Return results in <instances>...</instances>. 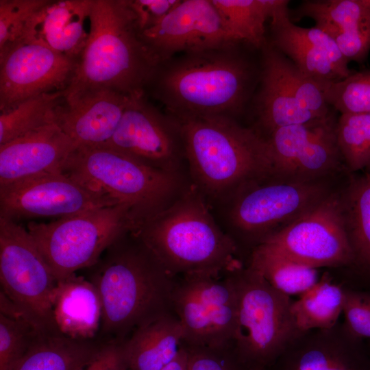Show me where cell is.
Masks as SVG:
<instances>
[{"instance_id": "cell-1", "label": "cell", "mask_w": 370, "mask_h": 370, "mask_svg": "<svg viewBox=\"0 0 370 370\" xmlns=\"http://www.w3.org/2000/svg\"><path fill=\"white\" fill-rule=\"evenodd\" d=\"M102 316L97 338L123 342L141 326L169 312L173 276L132 231L113 243L87 269Z\"/></svg>"}, {"instance_id": "cell-2", "label": "cell", "mask_w": 370, "mask_h": 370, "mask_svg": "<svg viewBox=\"0 0 370 370\" xmlns=\"http://www.w3.org/2000/svg\"><path fill=\"white\" fill-rule=\"evenodd\" d=\"M172 117L191 182L209 204H223L249 184L273 177L266 138L251 127L223 116Z\"/></svg>"}, {"instance_id": "cell-3", "label": "cell", "mask_w": 370, "mask_h": 370, "mask_svg": "<svg viewBox=\"0 0 370 370\" xmlns=\"http://www.w3.org/2000/svg\"><path fill=\"white\" fill-rule=\"evenodd\" d=\"M240 44L187 53L158 67L152 80L168 114L235 119L242 112L260 69L239 50Z\"/></svg>"}, {"instance_id": "cell-4", "label": "cell", "mask_w": 370, "mask_h": 370, "mask_svg": "<svg viewBox=\"0 0 370 370\" xmlns=\"http://www.w3.org/2000/svg\"><path fill=\"white\" fill-rule=\"evenodd\" d=\"M192 185L169 207L132 231L173 276L218 277L244 265L235 241L217 223Z\"/></svg>"}, {"instance_id": "cell-5", "label": "cell", "mask_w": 370, "mask_h": 370, "mask_svg": "<svg viewBox=\"0 0 370 370\" xmlns=\"http://www.w3.org/2000/svg\"><path fill=\"white\" fill-rule=\"evenodd\" d=\"M159 66L140 37L129 0H92L89 35L66 92L110 89L142 95Z\"/></svg>"}, {"instance_id": "cell-6", "label": "cell", "mask_w": 370, "mask_h": 370, "mask_svg": "<svg viewBox=\"0 0 370 370\" xmlns=\"http://www.w3.org/2000/svg\"><path fill=\"white\" fill-rule=\"evenodd\" d=\"M63 172L127 206L136 229L192 185L188 174L161 171L105 147H77Z\"/></svg>"}, {"instance_id": "cell-7", "label": "cell", "mask_w": 370, "mask_h": 370, "mask_svg": "<svg viewBox=\"0 0 370 370\" xmlns=\"http://www.w3.org/2000/svg\"><path fill=\"white\" fill-rule=\"evenodd\" d=\"M348 175L306 182L271 177L249 184L223 203L229 235L250 254L319 205Z\"/></svg>"}, {"instance_id": "cell-8", "label": "cell", "mask_w": 370, "mask_h": 370, "mask_svg": "<svg viewBox=\"0 0 370 370\" xmlns=\"http://www.w3.org/2000/svg\"><path fill=\"white\" fill-rule=\"evenodd\" d=\"M228 275L236 297L232 343L237 358L249 370H267L300 334L291 312L293 300L247 265Z\"/></svg>"}, {"instance_id": "cell-9", "label": "cell", "mask_w": 370, "mask_h": 370, "mask_svg": "<svg viewBox=\"0 0 370 370\" xmlns=\"http://www.w3.org/2000/svg\"><path fill=\"white\" fill-rule=\"evenodd\" d=\"M135 229L128 208L122 204L27 225L58 282L94 265L113 243Z\"/></svg>"}, {"instance_id": "cell-10", "label": "cell", "mask_w": 370, "mask_h": 370, "mask_svg": "<svg viewBox=\"0 0 370 370\" xmlns=\"http://www.w3.org/2000/svg\"><path fill=\"white\" fill-rule=\"evenodd\" d=\"M1 291L40 332H60L53 301L58 281L27 229L0 217Z\"/></svg>"}, {"instance_id": "cell-11", "label": "cell", "mask_w": 370, "mask_h": 370, "mask_svg": "<svg viewBox=\"0 0 370 370\" xmlns=\"http://www.w3.org/2000/svg\"><path fill=\"white\" fill-rule=\"evenodd\" d=\"M334 114L277 129L265 137L273 178L306 182L338 177L347 172L336 141Z\"/></svg>"}, {"instance_id": "cell-12", "label": "cell", "mask_w": 370, "mask_h": 370, "mask_svg": "<svg viewBox=\"0 0 370 370\" xmlns=\"http://www.w3.org/2000/svg\"><path fill=\"white\" fill-rule=\"evenodd\" d=\"M172 307L182 324L183 341L192 348L217 349L232 342L236 297L228 275H185L175 284Z\"/></svg>"}, {"instance_id": "cell-13", "label": "cell", "mask_w": 370, "mask_h": 370, "mask_svg": "<svg viewBox=\"0 0 370 370\" xmlns=\"http://www.w3.org/2000/svg\"><path fill=\"white\" fill-rule=\"evenodd\" d=\"M341 185L311 211L260 245L317 269H349L353 256L341 213Z\"/></svg>"}, {"instance_id": "cell-14", "label": "cell", "mask_w": 370, "mask_h": 370, "mask_svg": "<svg viewBox=\"0 0 370 370\" xmlns=\"http://www.w3.org/2000/svg\"><path fill=\"white\" fill-rule=\"evenodd\" d=\"M103 147L161 171L188 174L177 123L144 94L130 97L114 135Z\"/></svg>"}, {"instance_id": "cell-15", "label": "cell", "mask_w": 370, "mask_h": 370, "mask_svg": "<svg viewBox=\"0 0 370 370\" xmlns=\"http://www.w3.org/2000/svg\"><path fill=\"white\" fill-rule=\"evenodd\" d=\"M119 204L64 172L0 184V217L14 221L64 217Z\"/></svg>"}, {"instance_id": "cell-16", "label": "cell", "mask_w": 370, "mask_h": 370, "mask_svg": "<svg viewBox=\"0 0 370 370\" xmlns=\"http://www.w3.org/2000/svg\"><path fill=\"white\" fill-rule=\"evenodd\" d=\"M77 60L24 38L0 53V112L28 99L66 90Z\"/></svg>"}, {"instance_id": "cell-17", "label": "cell", "mask_w": 370, "mask_h": 370, "mask_svg": "<svg viewBox=\"0 0 370 370\" xmlns=\"http://www.w3.org/2000/svg\"><path fill=\"white\" fill-rule=\"evenodd\" d=\"M140 37L160 65L177 53H192L239 44L212 0H184Z\"/></svg>"}, {"instance_id": "cell-18", "label": "cell", "mask_w": 370, "mask_h": 370, "mask_svg": "<svg viewBox=\"0 0 370 370\" xmlns=\"http://www.w3.org/2000/svg\"><path fill=\"white\" fill-rule=\"evenodd\" d=\"M274 370H370V349L344 323L300 333L270 367Z\"/></svg>"}, {"instance_id": "cell-19", "label": "cell", "mask_w": 370, "mask_h": 370, "mask_svg": "<svg viewBox=\"0 0 370 370\" xmlns=\"http://www.w3.org/2000/svg\"><path fill=\"white\" fill-rule=\"evenodd\" d=\"M130 97L110 89L66 92L56 123L77 147L105 146L114 135Z\"/></svg>"}, {"instance_id": "cell-20", "label": "cell", "mask_w": 370, "mask_h": 370, "mask_svg": "<svg viewBox=\"0 0 370 370\" xmlns=\"http://www.w3.org/2000/svg\"><path fill=\"white\" fill-rule=\"evenodd\" d=\"M76 148L56 122L1 145L0 184L63 172Z\"/></svg>"}, {"instance_id": "cell-21", "label": "cell", "mask_w": 370, "mask_h": 370, "mask_svg": "<svg viewBox=\"0 0 370 370\" xmlns=\"http://www.w3.org/2000/svg\"><path fill=\"white\" fill-rule=\"evenodd\" d=\"M261 50L256 123L251 127L265 138L277 129L320 119L301 105L288 86L280 64V51L269 41Z\"/></svg>"}, {"instance_id": "cell-22", "label": "cell", "mask_w": 370, "mask_h": 370, "mask_svg": "<svg viewBox=\"0 0 370 370\" xmlns=\"http://www.w3.org/2000/svg\"><path fill=\"white\" fill-rule=\"evenodd\" d=\"M92 0H49L33 17L24 38H34L77 60L88 39Z\"/></svg>"}, {"instance_id": "cell-23", "label": "cell", "mask_w": 370, "mask_h": 370, "mask_svg": "<svg viewBox=\"0 0 370 370\" xmlns=\"http://www.w3.org/2000/svg\"><path fill=\"white\" fill-rule=\"evenodd\" d=\"M53 310L55 322L62 334L79 340L97 338L101 301L97 288L87 278L75 273L58 281Z\"/></svg>"}, {"instance_id": "cell-24", "label": "cell", "mask_w": 370, "mask_h": 370, "mask_svg": "<svg viewBox=\"0 0 370 370\" xmlns=\"http://www.w3.org/2000/svg\"><path fill=\"white\" fill-rule=\"evenodd\" d=\"M339 201L353 256L346 271L370 282V171L349 174L340 188Z\"/></svg>"}, {"instance_id": "cell-25", "label": "cell", "mask_w": 370, "mask_h": 370, "mask_svg": "<svg viewBox=\"0 0 370 370\" xmlns=\"http://www.w3.org/2000/svg\"><path fill=\"white\" fill-rule=\"evenodd\" d=\"M182 340V324L169 312L141 326L123 342L128 370H161L175 357Z\"/></svg>"}, {"instance_id": "cell-26", "label": "cell", "mask_w": 370, "mask_h": 370, "mask_svg": "<svg viewBox=\"0 0 370 370\" xmlns=\"http://www.w3.org/2000/svg\"><path fill=\"white\" fill-rule=\"evenodd\" d=\"M104 343L97 338L74 339L60 332H39L14 370H78Z\"/></svg>"}, {"instance_id": "cell-27", "label": "cell", "mask_w": 370, "mask_h": 370, "mask_svg": "<svg viewBox=\"0 0 370 370\" xmlns=\"http://www.w3.org/2000/svg\"><path fill=\"white\" fill-rule=\"evenodd\" d=\"M289 1L279 0L270 18L269 42L286 56L306 76L325 89L343 77L334 64L321 53L296 38L288 29Z\"/></svg>"}, {"instance_id": "cell-28", "label": "cell", "mask_w": 370, "mask_h": 370, "mask_svg": "<svg viewBox=\"0 0 370 370\" xmlns=\"http://www.w3.org/2000/svg\"><path fill=\"white\" fill-rule=\"evenodd\" d=\"M345 303L344 284L325 272L308 291L293 301L291 312L299 333L328 329L338 322Z\"/></svg>"}, {"instance_id": "cell-29", "label": "cell", "mask_w": 370, "mask_h": 370, "mask_svg": "<svg viewBox=\"0 0 370 370\" xmlns=\"http://www.w3.org/2000/svg\"><path fill=\"white\" fill-rule=\"evenodd\" d=\"M246 265L258 271L272 287L289 297L300 296L320 278L317 269L300 264L262 245L251 251Z\"/></svg>"}, {"instance_id": "cell-30", "label": "cell", "mask_w": 370, "mask_h": 370, "mask_svg": "<svg viewBox=\"0 0 370 370\" xmlns=\"http://www.w3.org/2000/svg\"><path fill=\"white\" fill-rule=\"evenodd\" d=\"M291 20L310 17L328 35L358 29L370 23V0L304 1L290 12Z\"/></svg>"}, {"instance_id": "cell-31", "label": "cell", "mask_w": 370, "mask_h": 370, "mask_svg": "<svg viewBox=\"0 0 370 370\" xmlns=\"http://www.w3.org/2000/svg\"><path fill=\"white\" fill-rule=\"evenodd\" d=\"M226 27L238 42L257 49L267 43L265 23L278 0H212Z\"/></svg>"}, {"instance_id": "cell-32", "label": "cell", "mask_w": 370, "mask_h": 370, "mask_svg": "<svg viewBox=\"0 0 370 370\" xmlns=\"http://www.w3.org/2000/svg\"><path fill=\"white\" fill-rule=\"evenodd\" d=\"M66 90L42 94L0 112V145L56 121Z\"/></svg>"}, {"instance_id": "cell-33", "label": "cell", "mask_w": 370, "mask_h": 370, "mask_svg": "<svg viewBox=\"0 0 370 370\" xmlns=\"http://www.w3.org/2000/svg\"><path fill=\"white\" fill-rule=\"evenodd\" d=\"M336 136L347 172L370 171V114H341Z\"/></svg>"}, {"instance_id": "cell-34", "label": "cell", "mask_w": 370, "mask_h": 370, "mask_svg": "<svg viewBox=\"0 0 370 370\" xmlns=\"http://www.w3.org/2000/svg\"><path fill=\"white\" fill-rule=\"evenodd\" d=\"M326 102L341 114H370V69L354 71L330 84L324 92Z\"/></svg>"}, {"instance_id": "cell-35", "label": "cell", "mask_w": 370, "mask_h": 370, "mask_svg": "<svg viewBox=\"0 0 370 370\" xmlns=\"http://www.w3.org/2000/svg\"><path fill=\"white\" fill-rule=\"evenodd\" d=\"M39 332L27 319L0 313V370H14Z\"/></svg>"}, {"instance_id": "cell-36", "label": "cell", "mask_w": 370, "mask_h": 370, "mask_svg": "<svg viewBox=\"0 0 370 370\" xmlns=\"http://www.w3.org/2000/svg\"><path fill=\"white\" fill-rule=\"evenodd\" d=\"M49 0H0V53L23 39L34 15Z\"/></svg>"}, {"instance_id": "cell-37", "label": "cell", "mask_w": 370, "mask_h": 370, "mask_svg": "<svg viewBox=\"0 0 370 370\" xmlns=\"http://www.w3.org/2000/svg\"><path fill=\"white\" fill-rule=\"evenodd\" d=\"M289 31L299 40L304 42L324 55L337 69L344 78L353 71L348 67V62L343 56L335 40L327 33L316 27H301L295 25L289 15L286 18Z\"/></svg>"}, {"instance_id": "cell-38", "label": "cell", "mask_w": 370, "mask_h": 370, "mask_svg": "<svg viewBox=\"0 0 370 370\" xmlns=\"http://www.w3.org/2000/svg\"><path fill=\"white\" fill-rule=\"evenodd\" d=\"M344 324L356 336L370 341V292L344 285Z\"/></svg>"}, {"instance_id": "cell-39", "label": "cell", "mask_w": 370, "mask_h": 370, "mask_svg": "<svg viewBox=\"0 0 370 370\" xmlns=\"http://www.w3.org/2000/svg\"><path fill=\"white\" fill-rule=\"evenodd\" d=\"M349 62H363L370 50V23L358 29L336 33L331 36Z\"/></svg>"}, {"instance_id": "cell-40", "label": "cell", "mask_w": 370, "mask_h": 370, "mask_svg": "<svg viewBox=\"0 0 370 370\" xmlns=\"http://www.w3.org/2000/svg\"><path fill=\"white\" fill-rule=\"evenodd\" d=\"M181 0H130L140 32L145 30L164 18Z\"/></svg>"}, {"instance_id": "cell-41", "label": "cell", "mask_w": 370, "mask_h": 370, "mask_svg": "<svg viewBox=\"0 0 370 370\" xmlns=\"http://www.w3.org/2000/svg\"><path fill=\"white\" fill-rule=\"evenodd\" d=\"M78 370H128L123 342L104 343L94 358Z\"/></svg>"}, {"instance_id": "cell-42", "label": "cell", "mask_w": 370, "mask_h": 370, "mask_svg": "<svg viewBox=\"0 0 370 370\" xmlns=\"http://www.w3.org/2000/svg\"><path fill=\"white\" fill-rule=\"evenodd\" d=\"M188 352V370H232L231 367L212 354L193 348Z\"/></svg>"}, {"instance_id": "cell-43", "label": "cell", "mask_w": 370, "mask_h": 370, "mask_svg": "<svg viewBox=\"0 0 370 370\" xmlns=\"http://www.w3.org/2000/svg\"><path fill=\"white\" fill-rule=\"evenodd\" d=\"M188 352L180 347L175 357L161 370H188Z\"/></svg>"}, {"instance_id": "cell-44", "label": "cell", "mask_w": 370, "mask_h": 370, "mask_svg": "<svg viewBox=\"0 0 370 370\" xmlns=\"http://www.w3.org/2000/svg\"><path fill=\"white\" fill-rule=\"evenodd\" d=\"M368 345H369V349H370V341H369V344H368Z\"/></svg>"}]
</instances>
